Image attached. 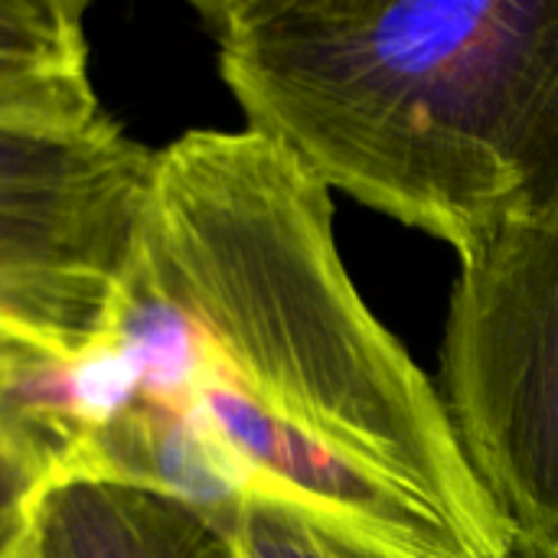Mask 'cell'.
<instances>
[{
  "instance_id": "cell-8",
  "label": "cell",
  "mask_w": 558,
  "mask_h": 558,
  "mask_svg": "<svg viewBox=\"0 0 558 558\" xmlns=\"http://www.w3.org/2000/svg\"><path fill=\"white\" fill-rule=\"evenodd\" d=\"M52 481L0 428V558H20L36 504Z\"/></svg>"
},
{
  "instance_id": "cell-6",
  "label": "cell",
  "mask_w": 558,
  "mask_h": 558,
  "mask_svg": "<svg viewBox=\"0 0 558 558\" xmlns=\"http://www.w3.org/2000/svg\"><path fill=\"white\" fill-rule=\"evenodd\" d=\"M20 558H239L196 510L114 481H52Z\"/></svg>"
},
{
  "instance_id": "cell-3",
  "label": "cell",
  "mask_w": 558,
  "mask_h": 558,
  "mask_svg": "<svg viewBox=\"0 0 558 558\" xmlns=\"http://www.w3.org/2000/svg\"><path fill=\"white\" fill-rule=\"evenodd\" d=\"M438 396L520 558H558V216L461 258Z\"/></svg>"
},
{
  "instance_id": "cell-1",
  "label": "cell",
  "mask_w": 558,
  "mask_h": 558,
  "mask_svg": "<svg viewBox=\"0 0 558 558\" xmlns=\"http://www.w3.org/2000/svg\"><path fill=\"white\" fill-rule=\"evenodd\" d=\"M131 275L193 327L199 383L317 458L435 507L494 558H520L438 386L360 298L330 190L281 147L245 128L154 150Z\"/></svg>"
},
{
  "instance_id": "cell-9",
  "label": "cell",
  "mask_w": 558,
  "mask_h": 558,
  "mask_svg": "<svg viewBox=\"0 0 558 558\" xmlns=\"http://www.w3.org/2000/svg\"><path fill=\"white\" fill-rule=\"evenodd\" d=\"M0 121H10V118H7V114H3V111H0ZM20 124H23V121H20Z\"/></svg>"
},
{
  "instance_id": "cell-7",
  "label": "cell",
  "mask_w": 558,
  "mask_h": 558,
  "mask_svg": "<svg viewBox=\"0 0 558 558\" xmlns=\"http://www.w3.org/2000/svg\"><path fill=\"white\" fill-rule=\"evenodd\" d=\"M229 539L239 558H373L262 497H252L242 507Z\"/></svg>"
},
{
  "instance_id": "cell-5",
  "label": "cell",
  "mask_w": 558,
  "mask_h": 558,
  "mask_svg": "<svg viewBox=\"0 0 558 558\" xmlns=\"http://www.w3.org/2000/svg\"><path fill=\"white\" fill-rule=\"evenodd\" d=\"M72 477H98L170 497L226 536L252 500L248 477L232 451L193 415L150 399L131 402L95 432Z\"/></svg>"
},
{
  "instance_id": "cell-4",
  "label": "cell",
  "mask_w": 558,
  "mask_h": 558,
  "mask_svg": "<svg viewBox=\"0 0 558 558\" xmlns=\"http://www.w3.org/2000/svg\"><path fill=\"white\" fill-rule=\"evenodd\" d=\"M154 150L95 124L0 121V330L56 356L108 340Z\"/></svg>"
},
{
  "instance_id": "cell-2",
  "label": "cell",
  "mask_w": 558,
  "mask_h": 558,
  "mask_svg": "<svg viewBox=\"0 0 558 558\" xmlns=\"http://www.w3.org/2000/svg\"><path fill=\"white\" fill-rule=\"evenodd\" d=\"M248 131L458 258L558 216V0H199Z\"/></svg>"
}]
</instances>
